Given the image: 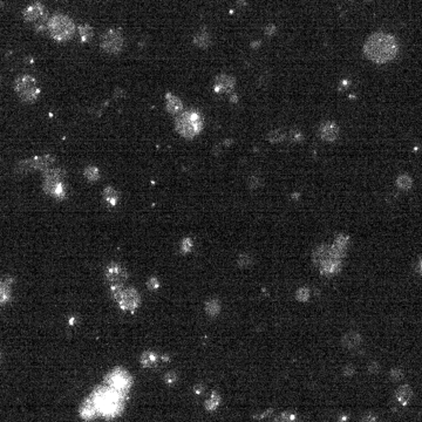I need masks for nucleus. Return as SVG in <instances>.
Wrapping results in <instances>:
<instances>
[{"mask_svg":"<svg viewBox=\"0 0 422 422\" xmlns=\"http://www.w3.org/2000/svg\"><path fill=\"white\" fill-rule=\"evenodd\" d=\"M398 52V41L393 36L387 33L372 34L364 45L365 55L375 64H386L393 60Z\"/></svg>","mask_w":422,"mask_h":422,"instance_id":"nucleus-1","label":"nucleus"},{"mask_svg":"<svg viewBox=\"0 0 422 422\" xmlns=\"http://www.w3.org/2000/svg\"><path fill=\"white\" fill-rule=\"evenodd\" d=\"M204 126L203 116L199 112L195 109H188L178 115L175 122L177 133L186 139H192L198 135Z\"/></svg>","mask_w":422,"mask_h":422,"instance_id":"nucleus-2","label":"nucleus"},{"mask_svg":"<svg viewBox=\"0 0 422 422\" xmlns=\"http://www.w3.org/2000/svg\"><path fill=\"white\" fill-rule=\"evenodd\" d=\"M47 31L56 41H67L74 36L75 25L67 15L55 14L49 18L47 23Z\"/></svg>","mask_w":422,"mask_h":422,"instance_id":"nucleus-3","label":"nucleus"},{"mask_svg":"<svg viewBox=\"0 0 422 422\" xmlns=\"http://www.w3.org/2000/svg\"><path fill=\"white\" fill-rule=\"evenodd\" d=\"M43 192L58 199L65 198L66 187L62 178L65 176V171L60 168H51L43 171Z\"/></svg>","mask_w":422,"mask_h":422,"instance_id":"nucleus-4","label":"nucleus"},{"mask_svg":"<svg viewBox=\"0 0 422 422\" xmlns=\"http://www.w3.org/2000/svg\"><path fill=\"white\" fill-rule=\"evenodd\" d=\"M14 89L21 101L33 102L40 94V87L38 81L31 75H21L14 82Z\"/></svg>","mask_w":422,"mask_h":422,"instance_id":"nucleus-5","label":"nucleus"},{"mask_svg":"<svg viewBox=\"0 0 422 422\" xmlns=\"http://www.w3.org/2000/svg\"><path fill=\"white\" fill-rule=\"evenodd\" d=\"M54 162L55 157L53 155L37 156V157L27 158L19 162L17 165V171L21 174H26L30 173V171L41 170L43 173L47 169H51Z\"/></svg>","mask_w":422,"mask_h":422,"instance_id":"nucleus-6","label":"nucleus"},{"mask_svg":"<svg viewBox=\"0 0 422 422\" xmlns=\"http://www.w3.org/2000/svg\"><path fill=\"white\" fill-rule=\"evenodd\" d=\"M123 36L117 30H108L102 34L101 48L109 54H118L123 48Z\"/></svg>","mask_w":422,"mask_h":422,"instance_id":"nucleus-7","label":"nucleus"},{"mask_svg":"<svg viewBox=\"0 0 422 422\" xmlns=\"http://www.w3.org/2000/svg\"><path fill=\"white\" fill-rule=\"evenodd\" d=\"M127 277V271L124 270V268L122 267V265L117 264V263H111L107 269H106V279L111 284V286L123 285Z\"/></svg>","mask_w":422,"mask_h":422,"instance_id":"nucleus-8","label":"nucleus"},{"mask_svg":"<svg viewBox=\"0 0 422 422\" xmlns=\"http://www.w3.org/2000/svg\"><path fill=\"white\" fill-rule=\"evenodd\" d=\"M140 295L139 292L135 289H127L124 290L123 296H122V298L120 302H118V304H120V307L122 309H124V311H134V309H136L137 306L140 305Z\"/></svg>","mask_w":422,"mask_h":422,"instance_id":"nucleus-9","label":"nucleus"},{"mask_svg":"<svg viewBox=\"0 0 422 422\" xmlns=\"http://www.w3.org/2000/svg\"><path fill=\"white\" fill-rule=\"evenodd\" d=\"M234 84H236V80L233 77L228 74H220L215 79L214 90L220 94L231 93L234 88Z\"/></svg>","mask_w":422,"mask_h":422,"instance_id":"nucleus-10","label":"nucleus"},{"mask_svg":"<svg viewBox=\"0 0 422 422\" xmlns=\"http://www.w3.org/2000/svg\"><path fill=\"white\" fill-rule=\"evenodd\" d=\"M96 402H98V407L103 413H112L117 408L116 395L111 392H102L99 394Z\"/></svg>","mask_w":422,"mask_h":422,"instance_id":"nucleus-11","label":"nucleus"},{"mask_svg":"<svg viewBox=\"0 0 422 422\" xmlns=\"http://www.w3.org/2000/svg\"><path fill=\"white\" fill-rule=\"evenodd\" d=\"M47 13L45 11V7L40 1L33 2L32 5H30L28 7L25 9L24 12V19L28 23H34V21H39L45 17Z\"/></svg>","mask_w":422,"mask_h":422,"instance_id":"nucleus-12","label":"nucleus"},{"mask_svg":"<svg viewBox=\"0 0 422 422\" xmlns=\"http://www.w3.org/2000/svg\"><path fill=\"white\" fill-rule=\"evenodd\" d=\"M349 243V237L346 234H338L334 239L333 245H331V250H332V257L336 259L342 261V258L345 256L348 248Z\"/></svg>","mask_w":422,"mask_h":422,"instance_id":"nucleus-13","label":"nucleus"},{"mask_svg":"<svg viewBox=\"0 0 422 422\" xmlns=\"http://www.w3.org/2000/svg\"><path fill=\"white\" fill-rule=\"evenodd\" d=\"M319 135L326 142H334L339 136V128L334 122H324L319 128Z\"/></svg>","mask_w":422,"mask_h":422,"instance_id":"nucleus-14","label":"nucleus"},{"mask_svg":"<svg viewBox=\"0 0 422 422\" xmlns=\"http://www.w3.org/2000/svg\"><path fill=\"white\" fill-rule=\"evenodd\" d=\"M111 383L113 384V387H115V388L118 390L126 389L130 384V378L129 375H128V373H126L124 371L116 370L112 374Z\"/></svg>","mask_w":422,"mask_h":422,"instance_id":"nucleus-15","label":"nucleus"},{"mask_svg":"<svg viewBox=\"0 0 422 422\" xmlns=\"http://www.w3.org/2000/svg\"><path fill=\"white\" fill-rule=\"evenodd\" d=\"M165 100H167V111L171 115H180L183 112V102L180 98L171 93L165 94Z\"/></svg>","mask_w":422,"mask_h":422,"instance_id":"nucleus-16","label":"nucleus"},{"mask_svg":"<svg viewBox=\"0 0 422 422\" xmlns=\"http://www.w3.org/2000/svg\"><path fill=\"white\" fill-rule=\"evenodd\" d=\"M333 258L332 257V250H331L330 245H320L314 250L312 253V261L314 264H317L320 267L323 263H325L328 259Z\"/></svg>","mask_w":422,"mask_h":422,"instance_id":"nucleus-17","label":"nucleus"},{"mask_svg":"<svg viewBox=\"0 0 422 422\" xmlns=\"http://www.w3.org/2000/svg\"><path fill=\"white\" fill-rule=\"evenodd\" d=\"M361 342H362L361 336L358 332H354V331L347 332L346 334H344V337L342 338L343 346L347 349L356 348V347L360 345Z\"/></svg>","mask_w":422,"mask_h":422,"instance_id":"nucleus-18","label":"nucleus"},{"mask_svg":"<svg viewBox=\"0 0 422 422\" xmlns=\"http://www.w3.org/2000/svg\"><path fill=\"white\" fill-rule=\"evenodd\" d=\"M413 389L408 384H402L395 392V399L401 406H407L412 401Z\"/></svg>","mask_w":422,"mask_h":422,"instance_id":"nucleus-19","label":"nucleus"},{"mask_svg":"<svg viewBox=\"0 0 422 422\" xmlns=\"http://www.w3.org/2000/svg\"><path fill=\"white\" fill-rule=\"evenodd\" d=\"M342 261H339V259L336 258H331L326 261L323 264L320 265V272L325 276H332V274L337 273L338 271L340 270V267H342Z\"/></svg>","mask_w":422,"mask_h":422,"instance_id":"nucleus-20","label":"nucleus"},{"mask_svg":"<svg viewBox=\"0 0 422 422\" xmlns=\"http://www.w3.org/2000/svg\"><path fill=\"white\" fill-rule=\"evenodd\" d=\"M193 45L199 47V48H206V47L210 46L211 43V38L210 34L206 32L205 30H201L198 33L195 34L192 39Z\"/></svg>","mask_w":422,"mask_h":422,"instance_id":"nucleus-21","label":"nucleus"},{"mask_svg":"<svg viewBox=\"0 0 422 422\" xmlns=\"http://www.w3.org/2000/svg\"><path fill=\"white\" fill-rule=\"evenodd\" d=\"M103 199L111 206H115L120 199V192L113 187H106L103 190Z\"/></svg>","mask_w":422,"mask_h":422,"instance_id":"nucleus-22","label":"nucleus"},{"mask_svg":"<svg viewBox=\"0 0 422 422\" xmlns=\"http://www.w3.org/2000/svg\"><path fill=\"white\" fill-rule=\"evenodd\" d=\"M205 312L206 314L210 315V317H215L221 312V304L217 299H209L205 303Z\"/></svg>","mask_w":422,"mask_h":422,"instance_id":"nucleus-23","label":"nucleus"},{"mask_svg":"<svg viewBox=\"0 0 422 422\" xmlns=\"http://www.w3.org/2000/svg\"><path fill=\"white\" fill-rule=\"evenodd\" d=\"M157 360V354L152 351H147L141 355V364L145 367H153Z\"/></svg>","mask_w":422,"mask_h":422,"instance_id":"nucleus-24","label":"nucleus"},{"mask_svg":"<svg viewBox=\"0 0 422 422\" xmlns=\"http://www.w3.org/2000/svg\"><path fill=\"white\" fill-rule=\"evenodd\" d=\"M77 31H79L80 34V39L82 42H88L89 40H92L93 38V28L89 26V25H81L77 28Z\"/></svg>","mask_w":422,"mask_h":422,"instance_id":"nucleus-25","label":"nucleus"},{"mask_svg":"<svg viewBox=\"0 0 422 422\" xmlns=\"http://www.w3.org/2000/svg\"><path fill=\"white\" fill-rule=\"evenodd\" d=\"M83 175L87 180L90 181V182H95V181H98L100 178L99 169L94 167V165H88V167L84 168Z\"/></svg>","mask_w":422,"mask_h":422,"instance_id":"nucleus-26","label":"nucleus"},{"mask_svg":"<svg viewBox=\"0 0 422 422\" xmlns=\"http://www.w3.org/2000/svg\"><path fill=\"white\" fill-rule=\"evenodd\" d=\"M396 186L401 190H409L413 186L412 177L408 176V175H400V176L396 178Z\"/></svg>","mask_w":422,"mask_h":422,"instance_id":"nucleus-27","label":"nucleus"},{"mask_svg":"<svg viewBox=\"0 0 422 422\" xmlns=\"http://www.w3.org/2000/svg\"><path fill=\"white\" fill-rule=\"evenodd\" d=\"M285 136H286L285 133H284L283 130L274 129V130H271L270 133L268 134V140L269 142L271 143H279L285 140Z\"/></svg>","mask_w":422,"mask_h":422,"instance_id":"nucleus-28","label":"nucleus"},{"mask_svg":"<svg viewBox=\"0 0 422 422\" xmlns=\"http://www.w3.org/2000/svg\"><path fill=\"white\" fill-rule=\"evenodd\" d=\"M96 413V405L93 401H87L81 408V414L83 418H93Z\"/></svg>","mask_w":422,"mask_h":422,"instance_id":"nucleus-29","label":"nucleus"},{"mask_svg":"<svg viewBox=\"0 0 422 422\" xmlns=\"http://www.w3.org/2000/svg\"><path fill=\"white\" fill-rule=\"evenodd\" d=\"M272 422H297V417L292 412H283L274 418Z\"/></svg>","mask_w":422,"mask_h":422,"instance_id":"nucleus-30","label":"nucleus"},{"mask_svg":"<svg viewBox=\"0 0 422 422\" xmlns=\"http://www.w3.org/2000/svg\"><path fill=\"white\" fill-rule=\"evenodd\" d=\"M253 263V259L251 257V255H249V253H240L238 256V258H237V264H238L239 268H249L251 267Z\"/></svg>","mask_w":422,"mask_h":422,"instance_id":"nucleus-31","label":"nucleus"},{"mask_svg":"<svg viewBox=\"0 0 422 422\" xmlns=\"http://www.w3.org/2000/svg\"><path fill=\"white\" fill-rule=\"evenodd\" d=\"M220 402H221L220 395H218L217 393H212L210 398L205 401V408L208 409V411H214V409L218 407Z\"/></svg>","mask_w":422,"mask_h":422,"instance_id":"nucleus-32","label":"nucleus"},{"mask_svg":"<svg viewBox=\"0 0 422 422\" xmlns=\"http://www.w3.org/2000/svg\"><path fill=\"white\" fill-rule=\"evenodd\" d=\"M193 248V240L190 237L182 239V242L180 244V249L182 253H189Z\"/></svg>","mask_w":422,"mask_h":422,"instance_id":"nucleus-33","label":"nucleus"},{"mask_svg":"<svg viewBox=\"0 0 422 422\" xmlns=\"http://www.w3.org/2000/svg\"><path fill=\"white\" fill-rule=\"evenodd\" d=\"M248 184L250 189H257L262 184V177L258 176V175H252V176L249 177Z\"/></svg>","mask_w":422,"mask_h":422,"instance_id":"nucleus-34","label":"nucleus"},{"mask_svg":"<svg viewBox=\"0 0 422 422\" xmlns=\"http://www.w3.org/2000/svg\"><path fill=\"white\" fill-rule=\"evenodd\" d=\"M309 295H311V293H309L308 289H306V287H302V289L297 291L296 297L299 302H307L309 298Z\"/></svg>","mask_w":422,"mask_h":422,"instance_id":"nucleus-35","label":"nucleus"},{"mask_svg":"<svg viewBox=\"0 0 422 422\" xmlns=\"http://www.w3.org/2000/svg\"><path fill=\"white\" fill-rule=\"evenodd\" d=\"M123 292H124V289L122 287V285L112 286V297L115 300H117V302H120L121 300L122 296H123Z\"/></svg>","mask_w":422,"mask_h":422,"instance_id":"nucleus-36","label":"nucleus"},{"mask_svg":"<svg viewBox=\"0 0 422 422\" xmlns=\"http://www.w3.org/2000/svg\"><path fill=\"white\" fill-rule=\"evenodd\" d=\"M389 377L393 381H399L403 378V372L400 370V368H393V370L390 371Z\"/></svg>","mask_w":422,"mask_h":422,"instance_id":"nucleus-37","label":"nucleus"},{"mask_svg":"<svg viewBox=\"0 0 422 422\" xmlns=\"http://www.w3.org/2000/svg\"><path fill=\"white\" fill-rule=\"evenodd\" d=\"M8 295H9V287L7 283H2L1 284V302L4 303L6 300L8 299Z\"/></svg>","mask_w":422,"mask_h":422,"instance_id":"nucleus-38","label":"nucleus"},{"mask_svg":"<svg viewBox=\"0 0 422 422\" xmlns=\"http://www.w3.org/2000/svg\"><path fill=\"white\" fill-rule=\"evenodd\" d=\"M158 285L159 284H158L157 278H155V277L150 278V279L147 281V287H148L150 291H155L158 287Z\"/></svg>","mask_w":422,"mask_h":422,"instance_id":"nucleus-39","label":"nucleus"},{"mask_svg":"<svg viewBox=\"0 0 422 422\" xmlns=\"http://www.w3.org/2000/svg\"><path fill=\"white\" fill-rule=\"evenodd\" d=\"M291 140H293L295 142H300L303 140V135L299 130H292L291 131Z\"/></svg>","mask_w":422,"mask_h":422,"instance_id":"nucleus-40","label":"nucleus"},{"mask_svg":"<svg viewBox=\"0 0 422 422\" xmlns=\"http://www.w3.org/2000/svg\"><path fill=\"white\" fill-rule=\"evenodd\" d=\"M379 370H380V366L379 364H377V362H372V364H370V366H368V372L372 374L378 373Z\"/></svg>","mask_w":422,"mask_h":422,"instance_id":"nucleus-41","label":"nucleus"},{"mask_svg":"<svg viewBox=\"0 0 422 422\" xmlns=\"http://www.w3.org/2000/svg\"><path fill=\"white\" fill-rule=\"evenodd\" d=\"M361 422H377V417H375L374 414H372V413H368V414L364 415Z\"/></svg>","mask_w":422,"mask_h":422,"instance_id":"nucleus-42","label":"nucleus"},{"mask_svg":"<svg viewBox=\"0 0 422 422\" xmlns=\"http://www.w3.org/2000/svg\"><path fill=\"white\" fill-rule=\"evenodd\" d=\"M276 31H277V27L274 26V25H269V26L265 27V34L269 37L273 36V34L276 33Z\"/></svg>","mask_w":422,"mask_h":422,"instance_id":"nucleus-43","label":"nucleus"},{"mask_svg":"<svg viewBox=\"0 0 422 422\" xmlns=\"http://www.w3.org/2000/svg\"><path fill=\"white\" fill-rule=\"evenodd\" d=\"M165 381H167L168 384H173V383H175V381H176V374L175 373H168L167 375H165Z\"/></svg>","mask_w":422,"mask_h":422,"instance_id":"nucleus-44","label":"nucleus"},{"mask_svg":"<svg viewBox=\"0 0 422 422\" xmlns=\"http://www.w3.org/2000/svg\"><path fill=\"white\" fill-rule=\"evenodd\" d=\"M344 373H345L346 375H352L353 373H354V370H353L351 366H347V367L345 368V371H344Z\"/></svg>","mask_w":422,"mask_h":422,"instance_id":"nucleus-45","label":"nucleus"},{"mask_svg":"<svg viewBox=\"0 0 422 422\" xmlns=\"http://www.w3.org/2000/svg\"><path fill=\"white\" fill-rule=\"evenodd\" d=\"M230 100H231V102H233V103L238 102V96H237V95H236V94H232V93H231Z\"/></svg>","mask_w":422,"mask_h":422,"instance_id":"nucleus-46","label":"nucleus"},{"mask_svg":"<svg viewBox=\"0 0 422 422\" xmlns=\"http://www.w3.org/2000/svg\"><path fill=\"white\" fill-rule=\"evenodd\" d=\"M259 45H261V42H259V41L252 42V47H253V48H257V47H258Z\"/></svg>","mask_w":422,"mask_h":422,"instance_id":"nucleus-47","label":"nucleus"},{"mask_svg":"<svg viewBox=\"0 0 422 422\" xmlns=\"http://www.w3.org/2000/svg\"><path fill=\"white\" fill-rule=\"evenodd\" d=\"M231 143H232V141H231V140H227V141H224V145H227V146H230Z\"/></svg>","mask_w":422,"mask_h":422,"instance_id":"nucleus-48","label":"nucleus"}]
</instances>
